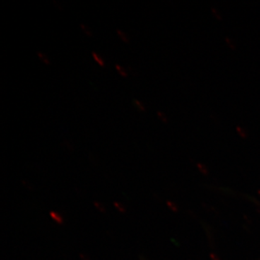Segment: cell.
<instances>
[{
  "mask_svg": "<svg viewBox=\"0 0 260 260\" xmlns=\"http://www.w3.org/2000/svg\"><path fill=\"white\" fill-rule=\"evenodd\" d=\"M157 114H158V116L159 119H160L162 121V122H167V116L164 114V113H162L161 112H158L157 113Z\"/></svg>",
  "mask_w": 260,
  "mask_h": 260,
  "instance_id": "obj_7",
  "label": "cell"
},
{
  "mask_svg": "<svg viewBox=\"0 0 260 260\" xmlns=\"http://www.w3.org/2000/svg\"><path fill=\"white\" fill-rule=\"evenodd\" d=\"M133 105L139 112H145L146 111V107H145V104L141 101L138 100V99H134L133 100Z\"/></svg>",
  "mask_w": 260,
  "mask_h": 260,
  "instance_id": "obj_6",
  "label": "cell"
},
{
  "mask_svg": "<svg viewBox=\"0 0 260 260\" xmlns=\"http://www.w3.org/2000/svg\"><path fill=\"white\" fill-rule=\"evenodd\" d=\"M116 34H117L118 37L120 39L121 42L125 43V44H129L130 42V38L129 35L124 30L121 29H117L116 30Z\"/></svg>",
  "mask_w": 260,
  "mask_h": 260,
  "instance_id": "obj_3",
  "label": "cell"
},
{
  "mask_svg": "<svg viewBox=\"0 0 260 260\" xmlns=\"http://www.w3.org/2000/svg\"><path fill=\"white\" fill-rule=\"evenodd\" d=\"M80 28L83 30L84 34L87 36V37H91L93 36V30L88 26V25L85 23L80 24Z\"/></svg>",
  "mask_w": 260,
  "mask_h": 260,
  "instance_id": "obj_5",
  "label": "cell"
},
{
  "mask_svg": "<svg viewBox=\"0 0 260 260\" xmlns=\"http://www.w3.org/2000/svg\"><path fill=\"white\" fill-rule=\"evenodd\" d=\"M92 57H93V60L96 62L99 66L101 68H104L106 66V60L99 53L96 51H92L91 53Z\"/></svg>",
  "mask_w": 260,
  "mask_h": 260,
  "instance_id": "obj_1",
  "label": "cell"
},
{
  "mask_svg": "<svg viewBox=\"0 0 260 260\" xmlns=\"http://www.w3.org/2000/svg\"><path fill=\"white\" fill-rule=\"evenodd\" d=\"M37 56L38 58H39V60H41L43 64L46 65L51 64V60L50 59H49V56H48L47 54L43 52V51H38Z\"/></svg>",
  "mask_w": 260,
  "mask_h": 260,
  "instance_id": "obj_4",
  "label": "cell"
},
{
  "mask_svg": "<svg viewBox=\"0 0 260 260\" xmlns=\"http://www.w3.org/2000/svg\"><path fill=\"white\" fill-rule=\"evenodd\" d=\"M115 69L117 72L118 74L120 75L121 78H126L129 76V73H128V70L124 66L119 64H116L115 65Z\"/></svg>",
  "mask_w": 260,
  "mask_h": 260,
  "instance_id": "obj_2",
  "label": "cell"
}]
</instances>
